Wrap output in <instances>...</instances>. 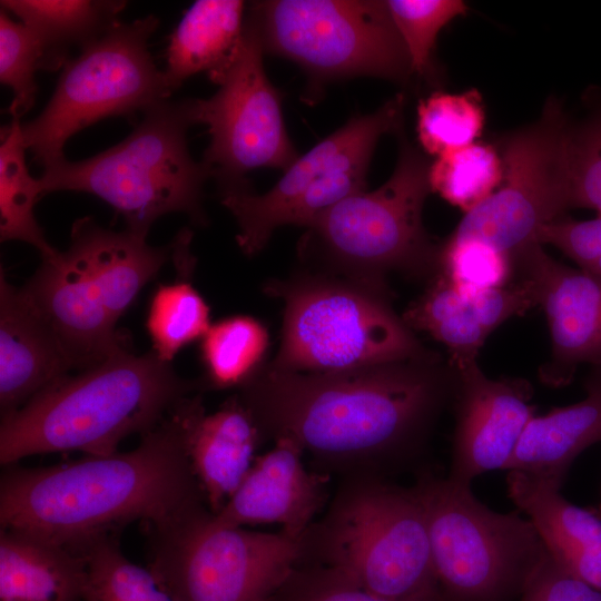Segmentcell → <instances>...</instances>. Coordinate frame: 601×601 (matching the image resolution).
<instances>
[{
  "mask_svg": "<svg viewBox=\"0 0 601 601\" xmlns=\"http://www.w3.org/2000/svg\"><path fill=\"white\" fill-rule=\"evenodd\" d=\"M455 372L430 355L328 373L265 363L237 395L263 439H288L321 465L373 474L425 440L451 401Z\"/></svg>",
  "mask_w": 601,
  "mask_h": 601,
  "instance_id": "6da1fadb",
  "label": "cell"
},
{
  "mask_svg": "<svg viewBox=\"0 0 601 601\" xmlns=\"http://www.w3.org/2000/svg\"><path fill=\"white\" fill-rule=\"evenodd\" d=\"M199 393L183 398L128 452L67 463L6 466L0 477V529L75 548L141 521L157 528L208 508L191 471L186 437Z\"/></svg>",
  "mask_w": 601,
  "mask_h": 601,
  "instance_id": "7a4b0ae2",
  "label": "cell"
},
{
  "mask_svg": "<svg viewBox=\"0 0 601 601\" xmlns=\"http://www.w3.org/2000/svg\"><path fill=\"white\" fill-rule=\"evenodd\" d=\"M201 388V380L180 377L152 352L121 351L59 378L1 416L0 463L6 467L27 456L69 451L114 454L122 440L149 432Z\"/></svg>",
  "mask_w": 601,
  "mask_h": 601,
  "instance_id": "3957f363",
  "label": "cell"
},
{
  "mask_svg": "<svg viewBox=\"0 0 601 601\" xmlns=\"http://www.w3.org/2000/svg\"><path fill=\"white\" fill-rule=\"evenodd\" d=\"M170 257L173 244L155 247L82 217L72 224L68 248L41 258L20 289L81 372L129 349L117 323Z\"/></svg>",
  "mask_w": 601,
  "mask_h": 601,
  "instance_id": "277c9868",
  "label": "cell"
},
{
  "mask_svg": "<svg viewBox=\"0 0 601 601\" xmlns=\"http://www.w3.org/2000/svg\"><path fill=\"white\" fill-rule=\"evenodd\" d=\"M396 135L398 157L391 177L306 226L297 246L300 267L383 290H390V273L427 283L440 272L442 244L423 225L431 164L403 129Z\"/></svg>",
  "mask_w": 601,
  "mask_h": 601,
  "instance_id": "5b68a950",
  "label": "cell"
},
{
  "mask_svg": "<svg viewBox=\"0 0 601 601\" xmlns=\"http://www.w3.org/2000/svg\"><path fill=\"white\" fill-rule=\"evenodd\" d=\"M303 542L300 563L333 569L370 592L391 599H444L414 486L400 487L374 474L351 475Z\"/></svg>",
  "mask_w": 601,
  "mask_h": 601,
  "instance_id": "8992f818",
  "label": "cell"
},
{
  "mask_svg": "<svg viewBox=\"0 0 601 601\" xmlns=\"http://www.w3.org/2000/svg\"><path fill=\"white\" fill-rule=\"evenodd\" d=\"M195 124L193 98L161 101L119 144L83 160L65 157L43 168L42 195L92 194L124 217L127 230L144 237L169 213H184L193 224L206 226L203 187L211 173L189 154L187 131Z\"/></svg>",
  "mask_w": 601,
  "mask_h": 601,
  "instance_id": "52a82bcc",
  "label": "cell"
},
{
  "mask_svg": "<svg viewBox=\"0 0 601 601\" xmlns=\"http://www.w3.org/2000/svg\"><path fill=\"white\" fill-rule=\"evenodd\" d=\"M263 292L284 303L273 367L328 373L434 352L394 312L390 290L299 267Z\"/></svg>",
  "mask_w": 601,
  "mask_h": 601,
  "instance_id": "ba28073f",
  "label": "cell"
},
{
  "mask_svg": "<svg viewBox=\"0 0 601 601\" xmlns=\"http://www.w3.org/2000/svg\"><path fill=\"white\" fill-rule=\"evenodd\" d=\"M426 518L432 565L445 601L519 598L546 549L528 518L480 502L471 485L424 475L414 485Z\"/></svg>",
  "mask_w": 601,
  "mask_h": 601,
  "instance_id": "9c48e42d",
  "label": "cell"
},
{
  "mask_svg": "<svg viewBox=\"0 0 601 601\" xmlns=\"http://www.w3.org/2000/svg\"><path fill=\"white\" fill-rule=\"evenodd\" d=\"M158 24L154 14L120 21L63 65L43 110L21 125L35 162L46 168L63 159L68 139L98 120L117 116L132 120L170 99L164 70L148 50Z\"/></svg>",
  "mask_w": 601,
  "mask_h": 601,
  "instance_id": "30bf717a",
  "label": "cell"
},
{
  "mask_svg": "<svg viewBox=\"0 0 601 601\" xmlns=\"http://www.w3.org/2000/svg\"><path fill=\"white\" fill-rule=\"evenodd\" d=\"M264 51L297 63L311 96L322 85L370 76L404 82L413 75L386 1L268 0L249 6Z\"/></svg>",
  "mask_w": 601,
  "mask_h": 601,
  "instance_id": "8fae6325",
  "label": "cell"
},
{
  "mask_svg": "<svg viewBox=\"0 0 601 601\" xmlns=\"http://www.w3.org/2000/svg\"><path fill=\"white\" fill-rule=\"evenodd\" d=\"M147 533L148 566L180 601H269L304 559V535L220 525L208 508Z\"/></svg>",
  "mask_w": 601,
  "mask_h": 601,
  "instance_id": "7c38bea8",
  "label": "cell"
},
{
  "mask_svg": "<svg viewBox=\"0 0 601 601\" xmlns=\"http://www.w3.org/2000/svg\"><path fill=\"white\" fill-rule=\"evenodd\" d=\"M404 93H397L376 111L349 119L286 169L272 189L256 194L233 190L220 203L234 216L240 250L253 256L284 225L306 227L343 199L366 190V177L380 138L403 129Z\"/></svg>",
  "mask_w": 601,
  "mask_h": 601,
  "instance_id": "4fadbf2b",
  "label": "cell"
},
{
  "mask_svg": "<svg viewBox=\"0 0 601 601\" xmlns=\"http://www.w3.org/2000/svg\"><path fill=\"white\" fill-rule=\"evenodd\" d=\"M571 126L552 96L535 121L504 138L500 186L464 215L449 238L483 242L511 259L539 243L540 229L570 209Z\"/></svg>",
  "mask_w": 601,
  "mask_h": 601,
  "instance_id": "5bb4252c",
  "label": "cell"
},
{
  "mask_svg": "<svg viewBox=\"0 0 601 601\" xmlns=\"http://www.w3.org/2000/svg\"><path fill=\"white\" fill-rule=\"evenodd\" d=\"M264 47L253 17H245L239 48L214 83L208 99L193 98L196 124L208 127L209 144L203 162L219 195L250 189L246 175L258 168L286 170L297 150L285 126L280 92L269 81L263 63Z\"/></svg>",
  "mask_w": 601,
  "mask_h": 601,
  "instance_id": "9a60e30c",
  "label": "cell"
},
{
  "mask_svg": "<svg viewBox=\"0 0 601 601\" xmlns=\"http://www.w3.org/2000/svg\"><path fill=\"white\" fill-rule=\"evenodd\" d=\"M516 279L533 292L548 319L551 354L539 370L552 387L568 385L584 364L601 366V277L566 266L534 243L512 258Z\"/></svg>",
  "mask_w": 601,
  "mask_h": 601,
  "instance_id": "2e32d148",
  "label": "cell"
},
{
  "mask_svg": "<svg viewBox=\"0 0 601 601\" xmlns=\"http://www.w3.org/2000/svg\"><path fill=\"white\" fill-rule=\"evenodd\" d=\"M454 371L455 426L447 477L471 485L479 475L506 470L535 416L533 390L523 378H490L477 363Z\"/></svg>",
  "mask_w": 601,
  "mask_h": 601,
  "instance_id": "e0dca14e",
  "label": "cell"
},
{
  "mask_svg": "<svg viewBox=\"0 0 601 601\" xmlns=\"http://www.w3.org/2000/svg\"><path fill=\"white\" fill-rule=\"evenodd\" d=\"M303 454L293 441L275 440L213 520L236 528L277 524L287 534L303 536L325 502L328 482L327 474L306 469Z\"/></svg>",
  "mask_w": 601,
  "mask_h": 601,
  "instance_id": "ac0fdd59",
  "label": "cell"
},
{
  "mask_svg": "<svg viewBox=\"0 0 601 601\" xmlns=\"http://www.w3.org/2000/svg\"><path fill=\"white\" fill-rule=\"evenodd\" d=\"M535 306L533 292L523 280L466 295L439 272L402 318L413 332H426L444 344L450 365L461 370L477 363L480 348L496 327Z\"/></svg>",
  "mask_w": 601,
  "mask_h": 601,
  "instance_id": "d6986e66",
  "label": "cell"
},
{
  "mask_svg": "<svg viewBox=\"0 0 601 601\" xmlns=\"http://www.w3.org/2000/svg\"><path fill=\"white\" fill-rule=\"evenodd\" d=\"M73 365L21 289L0 274V411L20 408Z\"/></svg>",
  "mask_w": 601,
  "mask_h": 601,
  "instance_id": "ffe728a7",
  "label": "cell"
},
{
  "mask_svg": "<svg viewBox=\"0 0 601 601\" xmlns=\"http://www.w3.org/2000/svg\"><path fill=\"white\" fill-rule=\"evenodd\" d=\"M508 494L526 515L548 553L565 571L601 591V518L569 502L561 485L508 471Z\"/></svg>",
  "mask_w": 601,
  "mask_h": 601,
  "instance_id": "44dd1931",
  "label": "cell"
},
{
  "mask_svg": "<svg viewBox=\"0 0 601 601\" xmlns=\"http://www.w3.org/2000/svg\"><path fill=\"white\" fill-rule=\"evenodd\" d=\"M263 435L236 394L207 414L203 402L190 418L186 451L191 471L213 514L227 503L255 461Z\"/></svg>",
  "mask_w": 601,
  "mask_h": 601,
  "instance_id": "7402d4cb",
  "label": "cell"
},
{
  "mask_svg": "<svg viewBox=\"0 0 601 601\" xmlns=\"http://www.w3.org/2000/svg\"><path fill=\"white\" fill-rule=\"evenodd\" d=\"M585 397L533 416L505 471H522L560 485L573 461L601 442V366L591 367Z\"/></svg>",
  "mask_w": 601,
  "mask_h": 601,
  "instance_id": "603a6c76",
  "label": "cell"
},
{
  "mask_svg": "<svg viewBox=\"0 0 601 601\" xmlns=\"http://www.w3.org/2000/svg\"><path fill=\"white\" fill-rule=\"evenodd\" d=\"M86 575L79 551L0 529V601H81Z\"/></svg>",
  "mask_w": 601,
  "mask_h": 601,
  "instance_id": "cb8c5ba5",
  "label": "cell"
},
{
  "mask_svg": "<svg viewBox=\"0 0 601 601\" xmlns=\"http://www.w3.org/2000/svg\"><path fill=\"white\" fill-rule=\"evenodd\" d=\"M244 10L240 0H198L185 11L166 52L164 75L171 92L200 71L215 82L227 69L242 41Z\"/></svg>",
  "mask_w": 601,
  "mask_h": 601,
  "instance_id": "d4e9b609",
  "label": "cell"
},
{
  "mask_svg": "<svg viewBox=\"0 0 601 601\" xmlns=\"http://www.w3.org/2000/svg\"><path fill=\"white\" fill-rule=\"evenodd\" d=\"M1 9L13 13L36 37L41 70L57 71L81 50L101 38L119 21L127 6L120 0H1Z\"/></svg>",
  "mask_w": 601,
  "mask_h": 601,
  "instance_id": "484cf974",
  "label": "cell"
},
{
  "mask_svg": "<svg viewBox=\"0 0 601 601\" xmlns=\"http://www.w3.org/2000/svg\"><path fill=\"white\" fill-rule=\"evenodd\" d=\"M21 125L19 118L11 117L10 124L1 129L0 239L27 243L46 258L58 249L47 242L33 213L42 189L39 178L28 170Z\"/></svg>",
  "mask_w": 601,
  "mask_h": 601,
  "instance_id": "4316f807",
  "label": "cell"
},
{
  "mask_svg": "<svg viewBox=\"0 0 601 601\" xmlns=\"http://www.w3.org/2000/svg\"><path fill=\"white\" fill-rule=\"evenodd\" d=\"M269 345L266 326L258 319L236 315L211 324L200 339L205 388H237L265 364Z\"/></svg>",
  "mask_w": 601,
  "mask_h": 601,
  "instance_id": "83f0119b",
  "label": "cell"
},
{
  "mask_svg": "<svg viewBox=\"0 0 601 601\" xmlns=\"http://www.w3.org/2000/svg\"><path fill=\"white\" fill-rule=\"evenodd\" d=\"M72 549L86 562L81 601H180L150 566L139 565L124 554L115 533Z\"/></svg>",
  "mask_w": 601,
  "mask_h": 601,
  "instance_id": "f1b7e54d",
  "label": "cell"
},
{
  "mask_svg": "<svg viewBox=\"0 0 601 601\" xmlns=\"http://www.w3.org/2000/svg\"><path fill=\"white\" fill-rule=\"evenodd\" d=\"M210 308L199 292L184 276L159 285L149 303L146 328L152 353L171 363L178 352L201 339L210 327Z\"/></svg>",
  "mask_w": 601,
  "mask_h": 601,
  "instance_id": "f546056e",
  "label": "cell"
},
{
  "mask_svg": "<svg viewBox=\"0 0 601 601\" xmlns=\"http://www.w3.org/2000/svg\"><path fill=\"white\" fill-rule=\"evenodd\" d=\"M502 177L501 155L482 142L436 157L428 171L431 190L465 214L485 201L497 189Z\"/></svg>",
  "mask_w": 601,
  "mask_h": 601,
  "instance_id": "4dcf8cb0",
  "label": "cell"
},
{
  "mask_svg": "<svg viewBox=\"0 0 601 601\" xmlns=\"http://www.w3.org/2000/svg\"><path fill=\"white\" fill-rule=\"evenodd\" d=\"M484 108L479 91H435L417 108V134L423 149L440 157L475 142L484 126Z\"/></svg>",
  "mask_w": 601,
  "mask_h": 601,
  "instance_id": "1f68e13d",
  "label": "cell"
},
{
  "mask_svg": "<svg viewBox=\"0 0 601 601\" xmlns=\"http://www.w3.org/2000/svg\"><path fill=\"white\" fill-rule=\"evenodd\" d=\"M393 22L410 57L413 73L426 77L432 70L436 38L443 27L465 14L461 0H387Z\"/></svg>",
  "mask_w": 601,
  "mask_h": 601,
  "instance_id": "d6a6232c",
  "label": "cell"
},
{
  "mask_svg": "<svg viewBox=\"0 0 601 601\" xmlns=\"http://www.w3.org/2000/svg\"><path fill=\"white\" fill-rule=\"evenodd\" d=\"M461 293L476 295L509 285L514 278L511 257L475 239L442 244L441 269Z\"/></svg>",
  "mask_w": 601,
  "mask_h": 601,
  "instance_id": "836d02e7",
  "label": "cell"
},
{
  "mask_svg": "<svg viewBox=\"0 0 601 601\" xmlns=\"http://www.w3.org/2000/svg\"><path fill=\"white\" fill-rule=\"evenodd\" d=\"M41 59L39 43L30 29L1 9L0 81L13 93L8 109L11 117L21 119L33 107L38 92L35 75L41 70Z\"/></svg>",
  "mask_w": 601,
  "mask_h": 601,
  "instance_id": "e575fe53",
  "label": "cell"
},
{
  "mask_svg": "<svg viewBox=\"0 0 601 601\" xmlns=\"http://www.w3.org/2000/svg\"><path fill=\"white\" fill-rule=\"evenodd\" d=\"M570 170V209L601 215V110L571 126Z\"/></svg>",
  "mask_w": 601,
  "mask_h": 601,
  "instance_id": "d590c367",
  "label": "cell"
},
{
  "mask_svg": "<svg viewBox=\"0 0 601 601\" xmlns=\"http://www.w3.org/2000/svg\"><path fill=\"white\" fill-rule=\"evenodd\" d=\"M269 601H445L444 599H391L365 590L337 571L300 563Z\"/></svg>",
  "mask_w": 601,
  "mask_h": 601,
  "instance_id": "8d00e7d4",
  "label": "cell"
},
{
  "mask_svg": "<svg viewBox=\"0 0 601 601\" xmlns=\"http://www.w3.org/2000/svg\"><path fill=\"white\" fill-rule=\"evenodd\" d=\"M538 242L554 246L580 269L601 277V215L587 220L556 219L540 229Z\"/></svg>",
  "mask_w": 601,
  "mask_h": 601,
  "instance_id": "74e56055",
  "label": "cell"
},
{
  "mask_svg": "<svg viewBox=\"0 0 601 601\" xmlns=\"http://www.w3.org/2000/svg\"><path fill=\"white\" fill-rule=\"evenodd\" d=\"M518 601H601V591L565 571L546 551Z\"/></svg>",
  "mask_w": 601,
  "mask_h": 601,
  "instance_id": "f35d334b",
  "label": "cell"
},
{
  "mask_svg": "<svg viewBox=\"0 0 601 601\" xmlns=\"http://www.w3.org/2000/svg\"><path fill=\"white\" fill-rule=\"evenodd\" d=\"M595 513L601 518V502H600L599 509H598V511Z\"/></svg>",
  "mask_w": 601,
  "mask_h": 601,
  "instance_id": "ab89813d",
  "label": "cell"
}]
</instances>
